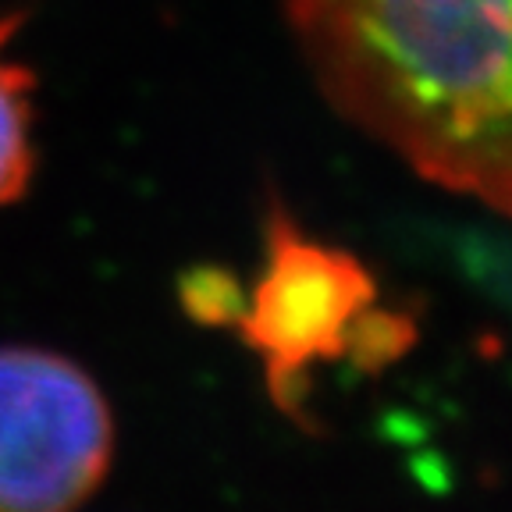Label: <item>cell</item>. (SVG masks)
Masks as SVG:
<instances>
[{"instance_id": "obj_2", "label": "cell", "mask_w": 512, "mask_h": 512, "mask_svg": "<svg viewBox=\"0 0 512 512\" xmlns=\"http://www.w3.org/2000/svg\"><path fill=\"white\" fill-rule=\"evenodd\" d=\"M114 420L96 381L57 352L0 349V512H75L107 477Z\"/></svg>"}, {"instance_id": "obj_3", "label": "cell", "mask_w": 512, "mask_h": 512, "mask_svg": "<svg viewBox=\"0 0 512 512\" xmlns=\"http://www.w3.org/2000/svg\"><path fill=\"white\" fill-rule=\"evenodd\" d=\"M374 281L349 253L303 239L288 221L271 228V256L264 278L253 288V306L242 313V335L267 363L271 388L296 409L299 384L320 360L370 349L399 352V324L370 317Z\"/></svg>"}, {"instance_id": "obj_1", "label": "cell", "mask_w": 512, "mask_h": 512, "mask_svg": "<svg viewBox=\"0 0 512 512\" xmlns=\"http://www.w3.org/2000/svg\"><path fill=\"white\" fill-rule=\"evenodd\" d=\"M285 15L345 118L512 217V0H285Z\"/></svg>"}, {"instance_id": "obj_4", "label": "cell", "mask_w": 512, "mask_h": 512, "mask_svg": "<svg viewBox=\"0 0 512 512\" xmlns=\"http://www.w3.org/2000/svg\"><path fill=\"white\" fill-rule=\"evenodd\" d=\"M22 18H0V207L15 203L36 168L32 157V89L36 79L25 64L11 61L8 47Z\"/></svg>"}]
</instances>
